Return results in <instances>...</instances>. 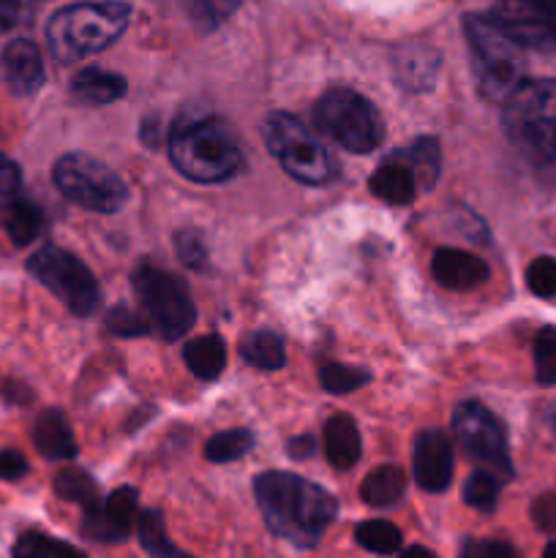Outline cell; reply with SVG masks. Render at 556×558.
Wrapping results in <instances>:
<instances>
[{"mask_svg":"<svg viewBox=\"0 0 556 558\" xmlns=\"http://www.w3.org/2000/svg\"><path fill=\"white\" fill-rule=\"evenodd\" d=\"M183 360L196 379L213 381L221 376L223 365H227V347L218 336H200L185 343Z\"/></svg>","mask_w":556,"mask_h":558,"instance_id":"obj_22","label":"cell"},{"mask_svg":"<svg viewBox=\"0 0 556 558\" xmlns=\"http://www.w3.org/2000/svg\"><path fill=\"white\" fill-rule=\"evenodd\" d=\"M25 474H27V461L22 452H16V450L0 452V480H9V483H14V480H22Z\"/></svg>","mask_w":556,"mask_h":558,"instance_id":"obj_42","label":"cell"},{"mask_svg":"<svg viewBox=\"0 0 556 558\" xmlns=\"http://www.w3.org/2000/svg\"><path fill=\"white\" fill-rule=\"evenodd\" d=\"M251 447H254V436H251L249 430L229 428V430H221V434H216L210 441H207L205 456L207 461L213 463H229L243 458L245 452H251Z\"/></svg>","mask_w":556,"mask_h":558,"instance_id":"obj_29","label":"cell"},{"mask_svg":"<svg viewBox=\"0 0 556 558\" xmlns=\"http://www.w3.org/2000/svg\"><path fill=\"white\" fill-rule=\"evenodd\" d=\"M316 129L325 131L333 142L349 153H371L382 145V118L374 104L347 87H333L322 93L314 107Z\"/></svg>","mask_w":556,"mask_h":558,"instance_id":"obj_7","label":"cell"},{"mask_svg":"<svg viewBox=\"0 0 556 558\" xmlns=\"http://www.w3.org/2000/svg\"><path fill=\"white\" fill-rule=\"evenodd\" d=\"M33 445L49 461H65V458H74L76 450H80L69 420L58 409H47V412L38 414L36 425H33Z\"/></svg>","mask_w":556,"mask_h":558,"instance_id":"obj_18","label":"cell"},{"mask_svg":"<svg viewBox=\"0 0 556 558\" xmlns=\"http://www.w3.org/2000/svg\"><path fill=\"white\" fill-rule=\"evenodd\" d=\"M368 185L371 191H374V196H379V199L387 202V205H409V202L418 196V189H420L412 167H409L398 153L376 167V172L371 174Z\"/></svg>","mask_w":556,"mask_h":558,"instance_id":"obj_17","label":"cell"},{"mask_svg":"<svg viewBox=\"0 0 556 558\" xmlns=\"http://www.w3.org/2000/svg\"><path fill=\"white\" fill-rule=\"evenodd\" d=\"M20 183H22L20 167H16L11 158H5L3 153H0V213H3L5 207L16 199Z\"/></svg>","mask_w":556,"mask_h":558,"instance_id":"obj_39","label":"cell"},{"mask_svg":"<svg viewBox=\"0 0 556 558\" xmlns=\"http://www.w3.org/2000/svg\"><path fill=\"white\" fill-rule=\"evenodd\" d=\"M463 33H467L480 96L491 104H505L523 82V71H527L523 47L507 36L505 27L494 16L485 14L463 16Z\"/></svg>","mask_w":556,"mask_h":558,"instance_id":"obj_3","label":"cell"},{"mask_svg":"<svg viewBox=\"0 0 556 558\" xmlns=\"http://www.w3.org/2000/svg\"><path fill=\"white\" fill-rule=\"evenodd\" d=\"M289 452H292V458H311L316 452V445L311 436H303V439L289 441Z\"/></svg>","mask_w":556,"mask_h":558,"instance_id":"obj_43","label":"cell"},{"mask_svg":"<svg viewBox=\"0 0 556 558\" xmlns=\"http://www.w3.org/2000/svg\"><path fill=\"white\" fill-rule=\"evenodd\" d=\"M129 16L131 5L120 0L65 5L47 25L49 52L58 63H76L87 54L101 52L123 36Z\"/></svg>","mask_w":556,"mask_h":558,"instance_id":"obj_2","label":"cell"},{"mask_svg":"<svg viewBox=\"0 0 556 558\" xmlns=\"http://www.w3.org/2000/svg\"><path fill=\"white\" fill-rule=\"evenodd\" d=\"M360 450H363V445H360L358 425H354L352 417H347V414H336V417L327 420L325 456L333 466L347 472V469H352L354 463L360 461Z\"/></svg>","mask_w":556,"mask_h":558,"instance_id":"obj_19","label":"cell"},{"mask_svg":"<svg viewBox=\"0 0 556 558\" xmlns=\"http://www.w3.org/2000/svg\"><path fill=\"white\" fill-rule=\"evenodd\" d=\"M14 558H87L74 545L60 543V539L49 537L44 532H25L14 543Z\"/></svg>","mask_w":556,"mask_h":558,"instance_id":"obj_26","label":"cell"},{"mask_svg":"<svg viewBox=\"0 0 556 558\" xmlns=\"http://www.w3.org/2000/svg\"><path fill=\"white\" fill-rule=\"evenodd\" d=\"M0 74L14 96H33L44 85L41 52L27 38H14L0 52Z\"/></svg>","mask_w":556,"mask_h":558,"instance_id":"obj_15","label":"cell"},{"mask_svg":"<svg viewBox=\"0 0 556 558\" xmlns=\"http://www.w3.org/2000/svg\"><path fill=\"white\" fill-rule=\"evenodd\" d=\"M140 539L142 548L153 558H191L180 548H174L172 539L167 537V529H164L161 512L156 510H147L140 515Z\"/></svg>","mask_w":556,"mask_h":558,"instance_id":"obj_27","label":"cell"},{"mask_svg":"<svg viewBox=\"0 0 556 558\" xmlns=\"http://www.w3.org/2000/svg\"><path fill=\"white\" fill-rule=\"evenodd\" d=\"M234 9H238V0H189L191 20L205 27V31L221 25Z\"/></svg>","mask_w":556,"mask_h":558,"instance_id":"obj_34","label":"cell"},{"mask_svg":"<svg viewBox=\"0 0 556 558\" xmlns=\"http://www.w3.org/2000/svg\"><path fill=\"white\" fill-rule=\"evenodd\" d=\"M534 374L540 385H556V327H543L534 338Z\"/></svg>","mask_w":556,"mask_h":558,"instance_id":"obj_33","label":"cell"},{"mask_svg":"<svg viewBox=\"0 0 556 558\" xmlns=\"http://www.w3.org/2000/svg\"><path fill=\"white\" fill-rule=\"evenodd\" d=\"M499 485L501 480H496L494 474L480 469V472H474L472 477L467 480V485H463V501L480 512H494L496 501H499Z\"/></svg>","mask_w":556,"mask_h":558,"instance_id":"obj_31","label":"cell"},{"mask_svg":"<svg viewBox=\"0 0 556 558\" xmlns=\"http://www.w3.org/2000/svg\"><path fill=\"white\" fill-rule=\"evenodd\" d=\"M543 558H556V543H551L548 548H545V554H543Z\"/></svg>","mask_w":556,"mask_h":558,"instance_id":"obj_45","label":"cell"},{"mask_svg":"<svg viewBox=\"0 0 556 558\" xmlns=\"http://www.w3.org/2000/svg\"><path fill=\"white\" fill-rule=\"evenodd\" d=\"M452 436H456L458 447L480 463L488 474L496 480L512 477V461L510 450H507V434L501 428L499 420L483 407V403L467 401L452 412Z\"/></svg>","mask_w":556,"mask_h":558,"instance_id":"obj_11","label":"cell"},{"mask_svg":"<svg viewBox=\"0 0 556 558\" xmlns=\"http://www.w3.org/2000/svg\"><path fill=\"white\" fill-rule=\"evenodd\" d=\"M494 20L523 49L556 54V0H496Z\"/></svg>","mask_w":556,"mask_h":558,"instance_id":"obj_12","label":"cell"},{"mask_svg":"<svg viewBox=\"0 0 556 558\" xmlns=\"http://www.w3.org/2000/svg\"><path fill=\"white\" fill-rule=\"evenodd\" d=\"M265 142L273 156L298 183L327 185L336 180L338 163L325 142L287 112H273L265 120Z\"/></svg>","mask_w":556,"mask_h":558,"instance_id":"obj_6","label":"cell"},{"mask_svg":"<svg viewBox=\"0 0 556 558\" xmlns=\"http://www.w3.org/2000/svg\"><path fill=\"white\" fill-rule=\"evenodd\" d=\"M527 287L537 298H556V259L540 256L527 267Z\"/></svg>","mask_w":556,"mask_h":558,"instance_id":"obj_35","label":"cell"},{"mask_svg":"<svg viewBox=\"0 0 556 558\" xmlns=\"http://www.w3.org/2000/svg\"><path fill=\"white\" fill-rule=\"evenodd\" d=\"M245 363L256 365L265 371H278L287 363V352H283V341L276 332H251L240 347Z\"/></svg>","mask_w":556,"mask_h":558,"instance_id":"obj_25","label":"cell"},{"mask_svg":"<svg viewBox=\"0 0 556 558\" xmlns=\"http://www.w3.org/2000/svg\"><path fill=\"white\" fill-rule=\"evenodd\" d=\"M125 93V80L120 74L104 69H82L80 74L71 80V96L80 104H90V107H101V104L118 101Z\"/></svg>","mask_w":556,"mask_h":558,"instance_id":"obj_20","label":"cell"},{"mask_svg":"<svg viewBox=\"0 0 556 558\" xmlns=\"http://www.w3.org/2000/svg\"><path fill=\"white\" fill-rule=\"evenodd\" d=\"M354 539L360 548L371 550L376 556H390L401 548L403 537L392 523L387 521H365L354 529Z\"/></svg>","mask_w":556,"mask_h":558,"instance_id":"obj_28","label":"cell"},{"mask_svg":"<svg viewBox=\"0 0 556 558\" xmlns=\"http://www.w3.org/2000/svg\"><path fill=\"white\" fill-rule=\"evenodd\" d=\"M33 11V0H0V33L14 31L16 25L27 22Z\"/></svg>","mask_w":556,"mask_h":558,"instance_id":"obj_40","label":"cell"},{"mask_svg":"<svg viewBox=\"0 0 556 558\" xmlns=\"http://www.w3.org/2000/svg\"><path fill=\"white\" fill-rule=\"evenodd\" d=\"M407 494V474L401 466H376L374 472L365 474L363 485H360V499L368 507H390L401 501Z\"/></svg>","mask_w":556,"mask_h":558,"instance_id":"obj_21","label":"cell"},{"mask_svg":"<svg viewBox=\"0 0 556 558\" xmlns=\"http://www.w3.org/2000/svg\"><path fill=\"white\" fill-rule=\"evenodd\" d=\"M27 270L49 289L71 314L90 316L101 305V289L85 262L58 245H44L27 259Z\"/></svg>","mask_w":556,"mask_h":558,"instance_id":"obj_9","label":"cell"},{"mask_svg":"<svg viewBox=\"0 0 556 558\" xmlns=\"http://www.w3.org/2000/svg\"><path fill=\"white\" fill-rule=\"evenodd\" d=\"M136 507H140V496H136L134 488L112 490L107 501L98 499L85 507L82 534L93 543H120L134 529Z\"/></svg>","mask_w":556,"mask_h":558,"instance_id":"obj_13","label":"cell"},{"mask_svg":"<svg viewBox=\"0 0 556 558\" xmlns=\"http://www.w3.org/2000/svg\"><path fill=\"white\" fill-rule=\"evenodd\" d=\"M401 558H436L434 554H431L428 548H420V545H414V548H409V550H403L401 554Z\"/></svg>","mask_w":556,"mask_h":558,"instance_id":"obj_44","label":"cell"},{"mask_svg":"<svg viewBox=\"0 0 556 558\" xmlns=\"http://www.w3.org/2000/svg\"><path fill=\"white\" fill-rule=\"evenodd\" d=\"M431 276L452 292H469L488 281L491 270L480 256L458 248H436L431 256Z\"/></svg>","mask_w":556,"mask_h":558,"instance_id":"obj_16","label":"cell"},{"mask_svg":"<svg viewBox=\"0 0 556 558\" xmlns=\"http://www.w3.org/2000/svg\"><path fill=\"white\" fill-rule=\"evenodd\" d=\"M501 112L507 140L527 161H556V80H523Z\"/></svg>","mask_w":556,"mask_h":558,"instance_id":"obj_4","label":"cell"},{"mask_svg":"<svg viewBox=\"0 0 556 558\" xmlns=\"http://www.w3.org/2000/svg\"><path fill=\"white\" fill-rule=\"evenodd\" d=\"M107 330L112 332V336L125 338L142 336V332H147V322L142 319V316H136L131 308H125V305H114L107 314Z\"/></svg>","mask_w":556,"mask_h":558,"instance_id":"obj_37","label":"cell"},{"mask_svg":"<svg viewBox=\"0 0 556 558\" xmlns=\"http://www.w3.org/2000/svg\"><path fill=\"white\" fill-rule=\"evenodd\" d=\"M532 521L540 532L556 534V494H543L534 499Z\"/></svg>","mask_w":556,"mask_h":558,"instance_id":"obj_41","label":"cell"},{"mask_svg":"<svg viewBox=\"0 0 556 558\" xmlns=\"http://www.w3.org/2000/svg\"><path fill=\"white\" fill-rule=\"evenodd\" d=\"M554 428H556V417H554Z\"/></svg>","mask_w":556,"mask_h":558,"instance_id":"obj_46","label":"cell"},{"mask_svg":"<svg viewBox=\"0 0 556 558\" xmlns=\"http://www.w3.org/2000/svg\"><path fill=\"white\" fill-rule=\"evenodd\" d=\"M134 292L145 305L147 319L158 336L167 341H178L191 330L196 311L189 289L178 276L161 270V267L142 265L134 272Z\"/></svg>","mask_w":556,"mask_h":558,"instance_id":"obj_10","label":"cell"},{"mask_svg":"<svg viewBox=\"0 0 556 558\" xmlns=\"http://www.w3.org/2000/svg\"><path fill=\"white\" fill-rule=\"evenodd\" d=\"M55 494L65 501H76V505L87 507L93 501H98V485L82 469H63V472L55 477Z\"/></svg>","mask_w":556,"mask_h":558,"instance_id":"obj_30","label":"cell"},{"mask_svg":"<svg viewBox=\"0 0 556 558\" xmlns=\"http://www.w3.org/2000/svg\"><path fill=\"white\" fill-rule=\"evenodd\" d=\"M169 158L183 178L194 183H223L243 167V156L221 120H194L169 136Z\"/></svg>","mask_w":556,"mask_h":558,"instance_id":"obj_5","label":"cell"},{"mask_svg":"<svg viewBox=\"0 0 556 558\" xmlns=\"http://www.w3.org/2000/svg\"><path fill=\"white\" fill-rule=\"evenodd\" d=\"M254 496L273 534L311 548L322 539L338 505L325 488L289 472H265L254 480Z\"/></svg>","mask_w":556,"mask_h":558,"instance_id":"obj_1","label":"cell"},{"mask_svg":"<svg viewBox=\"0 0 556 558\" xmlns=\"http://www.w3.org/2000/svg\"><path fill=\"white\" fill-rule=\"evenodd\" d=\"M174 248H178L180 259H183L191 270H205L207 267L205 240H202L196 232H189V229L178 232V238H174Z\"/></svg>","mask_w":556,"mask_h":558,"instance_id":"obj_36","label":"cell"},{"mask_svg":"<svg viewBox=\"0 0 556 558\" xmlns=\"http://www.w3.org/2000/svg\"><path fill=\"white\" fill-rule=\"evenodd\" d=\"M458 558H521V554L505 539H469Z\"/></svg>","mask_w":556,"mask_h":558,"instance_id":"obj_38","label":"cell"},{"mask_svg":"<svg viewBox=\"0 0 556 558\" xmlns=\"http://www.w3.org/2000/svg\"><path fill=\"white\" fill-rule=\"evenodd\" d=\"M3 223H5V232H9L11 243L27 245L38 238V232H41L44 213L36 202L14 199L3 210Z\"/></svg>","mask_w":556,"mask_h":558,"instance_id":"obj_23","label":"cell"},{"mask_svg":"<svg viewBox=\"0 0 556 558\" xmlns=\"http://www.w3.org/2000/svg\"><path fill=\"white\" fill-rule=\"evenodd\" d=\"M52 180L65 199L104 216L118 213L129 199L123 180L107 163L85 153H65L63 158H58Z\"/></svg>","mask_w":556,"mask_h":558,"instance_id":"obj_8","label":"cell"},{"mask_svg":"<svg viewBox=\"0 0 556 558\" xmlns=\"http://www.w3.org/2000/svg\"><path fill=\"white\" fill-rule=\"evenodd\" d=\"M398 156L412 167L420 189H431L436 183V178H439V142L434 136H420L412 145L398 150Z\"/></svg>","mask_w":556,"mask_h":558,"instance_id":"obj_24","label":"cell"},{"mask_svg":"<svg viewBox=\"0 0 556 558\" xmlns=\"http://www.w3.org/2000/svg\"><path fill=\"white\" fill-rule=\"evenodd\" d=\"M368 379H371L368 371L354 368V365L330 363L319 371V385L325 387L327 392H333V396H347V392H354Z\"/></svg>","mask_w":556,"mask_h":558,"instance_id":"obj_32","label":"cell"},{"mask_svg":"<svg viewBox=\"0 0 556 558\" xmlns=\"http://www.w3.org/2000/svg\"><path fill=\"white\" fill-rule=\"evenodd\" d=\"M452 445L442 430H423L414 439V458H412V472L414 480L423 490L428 494H442L450 488L452 483Z\"/></svg>","mask_w":556,"mask_h":558,"instance_id":"obj_14","label":"cell"}]
</instances>
